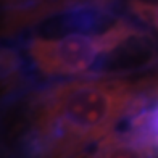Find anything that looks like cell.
<instances>
[{"mask_svg": "<svg viewBox=\"0 0 158 158\" xmlns=\"http://www.w3.org/2000/svg\"><path fill=\"white\" fill-rule=\"evenodd\" d=\"M139 98L124 79H77L55 85L32 105L31 127L19 140L23 158H69L103 140Z\"/></svg>", "mask_w": 158, "mask_h": 158, "instance_id": "6da1fadb", "label": "cell"}, {"mask_svg": "<svg viewBox=\"0 0 158 158\" xmlns=\"http://www.w3.org/2000/svg\"><path fill=\"white\" fill-rule=\"evenodd\" d=\"M145 35L126 19H118L102 34H68L58 39L35 37L29 42L27 53L44 74L66 76L89 69L103 53L116 50L123 42Z\"/></svg>", "mask_w": 158, "mask_h": 158, "instance_id": "7a4b0ae2", "label": "cell"}, {"mask_svg": "<svg viewBox=\"0 0 158 158\" xmlns=\"http://www.w3.org/2000/svg\"><path fill=\"white\" fill-rule=\"evenodd\" d=\"M110 0H2L3 37L13 35L42 18L66 10L76 3H108Z\"/></svg>", "mask_w": 158, "mask_h": 158, "instance_id": "3957f363", "label": "cell"}, {"mask_svg": "<svg viewBox=\"0 0 158 158\" xmlns=\"http://www.w3.org/2000/svg\"><path fill=\"white\" fill-rule=\"evenodd\" d=\"M127 132L158 156V98L129 118Z\"/></svg>", "mask_w": 158, "mask_h": 158, "instance_id": "277c9868", "label": "cell"}, {"mask_svg": "<svg viewBox=\"0 0 158 158\" xmlns=\"http://www.w3.org/2000/svg\"><path fill=\"white\" fill-rule=\"evenodd\" d=\"M2 81L3 94H10L19 84V60L10 48L2 50Z\"/></svg>", "mask_w": 158, "mask_h": 158, "instance_id": "5b68a950", "label": "cell"}, {"mask_svg": "<svg viewBox=\"0 0 158 158\" xmlns=\"http://www.w3.org/2000/svg\"><path fill=\"white\" fill-rule=\"evenodd\" d=\"M129 8L143 23L158 29V3L145 0H129Z\"/></svg>", "mask_w": 158, "mask_h": 158, "instance_id": "8992f818", "label": "cell"}]
</instances>
